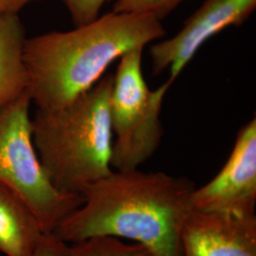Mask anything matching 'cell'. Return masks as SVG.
Returning a JSON list of instances; mask_svg holds the SVG:
<instances>
[{"mask_svg": "<svg viewBox=\"0 0 256 256\" xmlns=\"http://www.w3.org/2000/svg\"><path fill=\"white\" fill-rule=\"evenodd\" d=\"M113 74L55 110L37 108L32 118L37 155L59 192L80 194L110 174L113 146L110 95Z\"/></svg>", "mask_w": 256, "mask_h": 256, "instance_id": "3", "label": "cell"}, {"mask_svg": "<svg viewBox=\"0 0 256 256\" xmlns=\"http://www.w3.org/2000/svg\"><path fill=\"white\" fill-rule=\"evenodd\" d=\"M66 243L57 238L52 232H48L38 245L34 256H64Z\"/></svg>", "mask_w": 256, "mask_h": 256, "instance_id": "14", "label": "cell"}, {"mask_svg": "<svg viewBox=\"0 0 256 256\" xmlns=\"http://www.w3.org/2000/svg\"><path fill=\"white\" fill-rule=\"evenodd\" d=\"M164 34L162 20L152 14L111 10L70 30L26 38L32 102L40 110L63 108L93 88L114 61Z\"/></svg>", "mask_w": 256, "mask_h": 256, "instance_id": "2", "label": "cell"}, {"mask_svg": "<svg viewBox=\"0 0 256 256\" xmlns=\"http://www.w3.org/2000/svg\"><path fill=\"white\" fill-rule=\"evenodd\" d=\"M64 256H153L142 245L110 236H96L66 244Z\"/></svg>", "mask_w": 256, "mask_h": 256, "instance_id": "11", "label": "cell"}, {"mask_svg": "<svg viewBox=\"0 0 256 256\" xmlns=\"http://www.w3.org/2000/svg\"><path fill=\"white\" fill-rule=\"evenodd\" d=\"M142 48L120 58L110 95V122L113 137V170L138 169L154 155L162 142L160 120L165 95L173 82L169 79L154 90L142 74Z\"/></svg>", "mask_w": 256, "mask_h": 256, "instance_id": "4", "label": "cell"}, {"mask_svg": "<svg viewBox=\"0 0 256 256\" xmlns=\"http://www.w3.org/2000/svg\"><path fill=\"white\" fill-rule=\"evenodd\" d=\"M110 0H62L74 26L88 24L100 16V12Z\"/></svg>", "mask_w": 256, "mask_h": 256, "instance_id": "13", "label": "cell"}, {"mask_svg": "<svg viewBox=\"0 0 256 256\" xmlns=\"http://www.w3.org/2000/svg\"><path fill=\"white\" fill-rule=\"evenodd\" d=\"M37 1L42 0H0V16L18 14L23 8Z\"/></svg>", "mask_w": 256, "mask_h": 256, "instance_id": "15", "label": "cell"}, {"mask_svg": "<svg viewBox=\"0 0 256 256\" xmlns=\"http://www.w3.org/2000/svg\"><path fill=\"white\" fill-rule=\"evenodd\" d=\"M182 256H256V214L192 209L180 232Z\"/></svg>", "mask_w": 256, "mask_h": 256, "instance_id": "8", "label": "cell"}, {"mask_svg": "<svg viewBox=\"0 0 256 256\" xmlns=\"http://www.w3.org/2000/svg\"><path fill=\"white\" fill-rule=\"evenodd\" d=\"M256 8V0H205L178 34L151 46L153 74L168 70L174 82L209 39L230 26H241Z\"/></svg>", "mask_w": 256, "mask_h": 256, "instance_id": "6", "label": "cell"}, {"mask_svg": "<svg viewBox=\"0 0 256 256\" xmlns=\"http://www.w3.org/2000/svg\"><path fill=\"white\" fill-rule=\"evenodd\" d=\"M26 32L18 14L0 16V108L28 92L23 57Z\"/></svg>", "mask_w": 256, "mask_h": 256, "instance_id": "10", "label": "cell"}, {"mask_svg": "<svg viewBox=\"0 0 256 256\" xmlns=\"http://www.w3.org/2000/svg\"><path fill=\"white\" fill-rule=\"evenodd\" d=\"M28 92L0 108V182L26 202L43 230L54 232L82 202L48 180L34 144Z\"/></svg>", "mask_w": 256, "mask_h": 256, "instance_id": "5", "label": "cell"}, {"mask_svg": "<svg viewBox=\"0 0 256 256\" xmlns=\"http://www.w3.org/2000/svg\"><path fill=\"white\" fill-rule=\"evenodd\" d=\"M182 0H116L112 10L118 12L148 14L162 20Z\"/></svg>", "mask_w": 256, "mask_h": 256, "instance_id": "12", "label": "cell"}, {"mask_svg": "<svg viewBox=\"0 0 256 256\" xmlns=\"http://www.w3.org/2000/svg\"><path fill=\"white\" fill-rule=\"evenodd\" d=\"M46 232L18 194L0 182V252L34 256Z\"/></svg>", "mask_w": 256, "mask_h": 256, "instance_id": "9", "label": "cell"}, {"mask_svg": "<svg viewBox=\"0 0 256 256\" xmlns=\"http://www.w3.org/2000/svg\"><path fill=\"white\" fill-rule=\"evenodd\" d=\"M194 208L236 216H254L256 119L238 131L232 150L218 174L191 196Z\"/></svg>", "mask_w": 256, "mask_h": 256, "instance_id": "7", "label": "cell"}, {"mask_svg": "<svg viewBox=\"0 0 256 256\" xmlns=\"http://www.w3.org/2000/svg\"><path fill=\"white\" fill-rule=\"evenodd\" d=\"M194 188L188 178L162 171L113 170L82 191V204L52 232L66 244L110 236L153 256H182L180 232Z\"/></svg>", "mask_w": 256, "mask_h": 256, "instance_id": "1", "label": "cell"}]
</instances>
